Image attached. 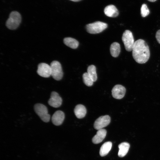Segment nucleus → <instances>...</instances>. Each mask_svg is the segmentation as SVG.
<instances>
[{
	"label": "nucleus",
	"instance_id": "nucleus-1",
	"mask_svg": "<svg viewBox=\"0 0 160 160\" xmlns=\"http://www.w3.org/2000/svg\"><path fill=\"white\" fill-rule=\"evenodd\" d=\"M132 51V57L138 63H145L149 58L150 52L149 47L142 39H139L135 41Z\"/></svg>",
	"mask_w": 160,
	"mask_h": 160
},
{
	"label": "nucleus",
	"instance_id": "nucleus-2",
	"mask_svg": "<svg viewBox=\"0 0 160 160\" xmlns=\"http://www.w3.org/2000/svg\"><path fill=\"white\" fill-rule=\"evenodd\" d=\"M21 20V15L17 11H13L10 13L6 22V26L9 29L14 30L19 25Z\"/></svg>",
	"mask_w": 160,
	"mask_h": 160
},
{
	"label": "nucleus",
	"instance_id": "nucleus-3",
	"mask_svg": "<svg viewBox=\"0 0 160 160\" xmlns=\"http://www.w3.org/2000/svg\"><path fill=\"white\" fill-rule=\"evenodd\" d=\"M107 24L105 23L97 21L89 23L86 26L87 32L91 34H96L100 33L107 27Z\"/></svg>",
	"mask_w": 160,
	"mask_h": 160
},
{
	"label": "nucleus",
	"instance_id": "nucleus-4",
	"mask_svg": "<svg viewBox=\"0 0 160 160\" xmlns=\"http://www.w3.org/2000/svg\"><path fill=\"white\" fill-rule=\"evenodd\" d=\"M122 40L126 50L129 52L132 51L135 42L132 32L129 30H125L123 34Z\"/></svg>",
	"mask_w": 160,
	"mask_h": 160
},
{
	"label": "nucleus",
	"instance_id": "nucleus-5",
	"mask_svg": "<svg viewBox=\"0 0 160 160\" xmlns=\"http://www.w3.org/2000/svg\"><path fill=\"white\" fill-rule=\"evenodd\" d=\"M34 110L43 121L47 122L49 121L50 115L48 113L47 107L43 104H36L34 106Z\"/></svg>",
	"mask_w": 160,
	"mask_h": 160
},
{
	"label": "nucleus",
	"instance_id": "nucleus-6",
	"mask_svg": "<svg viewBox=\"0 0 160 160\" xmlns=\"http://www.w3.org/2000/svg\"><path fill=\"white\" fill-rule=\"evenodd\" d=\"M51 76L55 80L59 81L63 77V73L60 63L57 61H53L51 63Z\"/></svg>",
	"mask_w": 160,
	"mask_h": 160
},
{
	"label": "nucleus",
	"instance_id": "nucleus-7",
	"mask_svg": "<svg viewBox=\"0 0 160 160\" xmlns=\"http://www.w3.org/2000/svg\"><path fill=\"white\" fill-rule=\"evenodd\" d=\"M111 118L108 115L101 116L95 121L94 124V128L97 130L102 129L107 126L110 123Z\"/></svg>",
	"mask_w": 160,
	"mask_h": 160
},
{
	"label": "nucleus",
	"instance_id": "nucleus-8",
	"mask_svg": "<svg viewBox=\"0 0 160 160\" xmlns=\"http://www.w3.org/2000/svg\"><path fill=\"white\" fill-rule=\"evenodd\" d=\"M37 72V73L41 77L45 78L49 77L51 76L50 66L46 63H40L38 65Z\"/></svg>",
	"mask_w": 160,
	"mask_h": 160
},
{
	"label": "nucleus",
	"instance_id": "nucleus-9",
	"mask_svg": "<svg viewBox=\"0 0 160 160\" xmlns=\"http://www.w3.org/2000/svg\"><path fill=\"white\" fill-rule=\"evenodd\" d=\"M112 95L116 99H121L124 96L126 89L122 85L117 84L115 85L112 90Z\"/></svg>",
	"mask_w": 160,
	"mask_h": 160
},
{
	"label": "nucleus",
	"instance_id": "nucleus-10",
	"mask_svg": "<svg viewBox=\"0 0 160 160\" xmlns=\"http://www.w3.org/2000/svg\"><path fill=\"white\" fill-rule=\"evenodd\" d=\"M62 102V99L57 93L55 92L51 93L50 97L48 101V103L50 106L58 108L61 105Z\"/></svg>",
	"mask_w": 160,
	"mask_h": 160
},
{
	"label": "nucleus",
	"instance_id": "nucleus-11",
	"mask_svg": "<svg viewBox=\"0 0 160 160\" xmlns=\"http://www.w3.org/2000/svg\"><path fill=\"white\" fill-rule=\"evenodd\" d=\"M65 118V114L63 112L57 111L53 114L52 121L53 124L56 126H59L62 124Z\"/></svg>",
	"mask_w": 160,
	"mask_h": 160
},
{
	"label": "nucleus",
	"instance_id": "nucleus-12",
	"mask_svg": "<svg viewBox=\"0 0 160 160\" xmlns=\"http://www.w3.org/2000/svg\"><path fill=\"white\" fill-rule=\"evenodd\" d=\"M107 133L106 130L104 129L98 130L96 134L92 138V141L95 144L99 143L105 138Z\"/></svg>",
	"mask_w": 160,
	"mask_h": 160
},
{
	"label": "nucleus",
	"instance_id": "nucleus-13",
	"mask_svg": "<svg viewBox=\"0 0 160 160\" xmlns=\"http://www.w3.org/2000/svg\"><path fill=\"white\" fill-rule=\"evenodd\" d=\"M104 12L106 16L110 17H116L119 14L117 9L113 5L107 6L104 9Z\"/></svg>",
	"mask_w": 160,
	"mask_h": 160
},
{
	"label": "nucleus",
	"instance_id": "nucleus-14",
	"mask_svg": "<svg viewBox=\"0 0 160 160\" xmlns=\"http://www.w3.org/2000/svg\"><path fill=\"white\" fill-rule=\"evenodd\" d=\"M74 111L76 116L78 118L81 119L85 116L87 113V110L84 105L78 104L75 106Z\"/></svg>",
	"mask_w": 160,
	"mask_h": 160
},
{
	"label": "nucleus",
	"instance_id": "nucleus-15",
	"mask_svg": "<svg viewBox=\"0 0 160 160\" xmlns=\"http://www.w3.org/2000/svg\"><path fill=\"white\" fill-rule=\"evenodd\" d=\"M118 147L119 149L118 156L119 157H122L125 156L128 152L130 145L127 142H124L120 143Z\"/></svg>",
	"mask_w": 160,
	"mask_h": 160
},
{
	"label": "nucleus",
	"instance_id": "nucleus-16",
	"mask_svg": "<svg viewBox=\"0 0 160 160\" xmlns=\"http://www.w3.org/2000/svg\"><path fill=\"white\" fill-rule=\"evenodd\" d=\"M112 143L111 142L108 141L105 143L100 147L99 154L102 157L107 155L111 149Z\"/></svg>",
	"mask_w": 160,
	"mask_h": 160
},
{
	"label": "nucleus",
	"instance_id": "nucleus-17",
	"mask_svg": "<svg viewBox=\"0 0 160 160\" xmlns=\"http://www.w3.org/2000/svg\"><path fill=\"white\" fill-rule=\"evenodd\" d=\"M121 51L120 46L119 44L116 42L112 43L110 46V51L111 55L113 57H117Z\"/></svg>",
	"mask_w": 160,
	"mask_h": 160
},
{
	"label": "nucleus",
	"instance_id": "nucleus-18",
	"mask_svg": "<svg viewBox=\"0 0 160 160\" xmlns=\"http://www.w3.org/2000/svg\"><path fill=\"white\" fill-rule=\"evenodd\" d=\"M63 42L66 46L73 49H76L79 45V43L77 40L71 37L65 38Z\"/></svg>",
	"mask_w": 160,
	"mask_h": 160
},
{
	"label": "nucleus",
	"instance_id": "nucleus-19",
	"mask_svg": "<svg viewBox=\"0 0 160 160\" xmlns=\"http://www.w3.org/2000/svg\"><path fill=\"white\" fill-rule=\"evenodd\" d=\"M87 73L91 78L93 82L95 81L97 79L96 72V68L93 65H91L88 66L87 69Z\"/></svg>",
	"mask_w": 160,
	"mask_h": 160
},
{
	"label": "nucleus",
	"instance_id": "nucleus-20",
	"mask_svg": "<svg viewBox=\"0 0 160 160\" xmlns=\"http://www.w3.org/2000/svg\"><path fill=\"white\" fill-rule=\"evenodd\" d=\"M82 77L84 82L86 85L90 87L93 85V81L87 72L84 73Z\"/></svg>",
	"mask_w": 160,
	"mask_h": 160
},
{
	"label": "nucleus",
	"instance_id": "nucleus-21",
	"mask_svg": "<svg viewBox=\"0 0 160 160\" xmlns=\"http://www.w3.org/2000/svg\"><path fill=\"white\" fill-rule=\"evenodd\" d=\"M140 12L141 16L143 17H145L149 15L150 11L146 4H144L142 5L140 9Z\"/></svg>",
	"mask_w": 160,
	"mask_h": 160
},
{
	"label": "nucleus",
	"instance_id": "nucleus-22",
	"mask_svg": "<svg viewBox=\"0 0 160 160\" xmlns=\"http://www.w3.org/2000/svg\"><path fill=\"white\" fill-rule=\"evenodd\" d=\"M156 38L158 42L160 44V29L156 32Z\"/></svg>",
	"mask_w": 160,
	"mask_h": 160
},
{
	"label": "nucleus",
	"instance_id": "nucleus-23",
	"mask_svg": "<svg viewBox=\"0 0 160 160\" xmlns=\"http://www.w3.org/2000/svg\"><path fill=\"white\" fill-rule=\"evenodd\" d=\"M147 0L150 2H153L156 1V0Z\"/></svg>",
	"mask_w": 160,
	"mask_h": 160
},
{
	"label": "nucleus",
	"instance_id": "nucleus-24",
	"mask_svg": "<svg viewBox=\"0 0 160 160\" xmlns=\"http://www.w3.org/2000/svg\"><path fill=\"white\" fill-rule=\"evenodd\" d=\"M70 0L73 1L77 2V1H79L81 0Z\"/></svg>",
	"mask_w": 160,
	"mask_h": 160
}]
</instances>
